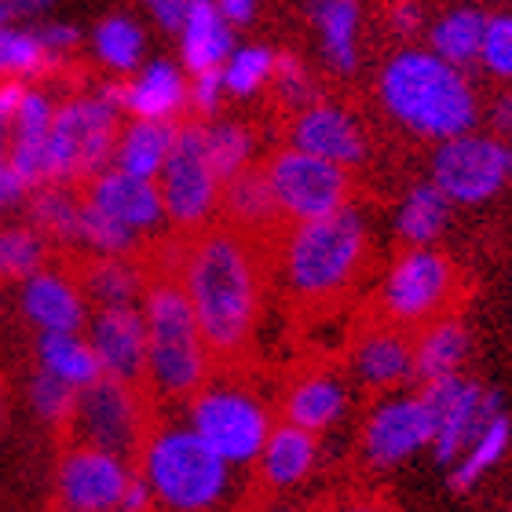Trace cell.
Segmentation results:
<instances>
[{"label":"cell","mask_w":512,"mask_h":512,"mask_svg":"<svg viewBox=\"0 0 512 512\" xmlns=\"http://www.w3.org/2000/svg\"><path fill=\"white\" fill-rule=\"evenodd\" d=\"M180 286L191 300L194 322L209 363L238 366L253 344L260 319V256L256 238L235 227H202L183 242Z\"/></svg>","instance_id":"cell-1"},{"label":"cell","mask_w":512,"mask_h":512,"mask_svg":"<svg viewBox=\"0 0 512 512\" xmlns=\"http://www.w3.org/2000/svg\"><path fill=\"white\" fill-rule=\"evenodd\" d=\"M150 512H256L264 487L249 465H231L191 425L154 421L139 450Z\"/></svg>","instance_id":"cell-2"},{"label":"cell","mask_w":512,"mask_h":512,"mask_svg":"<svg viewBox=\"0 0 512 512\" xmlns=\"http://www.w3.org/2000/svg\"><path fill=\"white\" fill-rule=\"evenodd\" d=\"M154 256V253H150ZM143 267V326H147V377L150 403H183L213 374L209 352L194 322L191 300L180 286V246L158 249Z\"/></svg>","instance_id":"cell-3"},{"label":"cell","mask_w":512,"mask_h":512,"mask_svg":"<svg viewBox=\"0 0 512 512\" xmlns=\"http://www.w3.org/2000/svg\"><path fill=\"white\" fill-rule=\"evenodd\" d=\"M381 103L403 128L439 143L472 132L480 118V103L465 74L421 48H403L384 63Z\"/></svg>","instance_id":"cell-4"},{"label":"cell","mask_w":512,"mask_h":512,"mask_svg":"<svg viewBox=\"0 0 512 512\" xmlns=\"http://www.w3.org/2000/svg\"><path fill=\"white\" fill-rule=\"evenodd\" d=\"M370 253L363 216L355 209H337L319 220H304L282 242L286 289L304 308H326L359 282Z\"/></svg>","instance_id":"cell-5"},{"label":"cell","mask_w":512,"mask_h":512,"mask_svg":"<svg viewBox=\"0 0 512 512\" xmlns=\"http://www.w3.org/2000/svg\"><path fill=\"white\" fill-rule=\"evenodd\" d=\"M121 132V85H103L92 96L66 99L55 107L44 139V180H92L107 169Z\"/></svg>","instance_id":"cell-6"},{"label":"cell","mask_w":512,"mask_h":512,"mask_svg":"<svg viewBox=\"0 0 512 512\" xmlns=\"http://www.w3.org/2000/svg\"><path fill=\"white\" fill-rule=\"evenodd\" d=\"M150 425H154V403L143 388L114 377H96L92 384L77 388L63 439L66 447H96L136 465Z\"/></svg>","instance_id":"cell-7"},{"label":"cell","mask_w":512,"mask_h":512,"mask_svg":"<svg viewBox=\"0 0 512 512\" xmlns=\"http://www.w3.org/2000/svg\"><path fill=\"white\" fill-rule=\"evenodd\" d=\"M187 403H191V421L187 425L220 458H227L231 465H253L260 458L271 425H267V410L253 388H246L231 374L205 377V384Z\"/></svg>","instance_id":"cell-8"},{"label":"cell","mask_w":512,"mask_h":512,"mask_svg":"<svg viewBox=\"0 0 512 512\" xmlns=\"http://www.w3.org/2000/svg\"><path fill=\"white\" fill-rule=\"evenodd\" d=\"M158 194L165 216L183 235L209 227L220 205V180H216L209 154H205V128L183 125L169 147V158L158 172Z\"/></svg>","instance_id":"cell-9"},{"label":"cell","mask_w":512,"mask_h":512,"mask_svg":"<svg viewBox=\"0 0 512 512\" xmlns=\"http://www.w3.org/2000/svg\"><path fill=\"white\" fill-rule=\"evenodd\" d=\"M264 176L271 194H275L278 213L297 220V224L337 213L348 205V194H352L348 169L326 158H315V154H304L297 147L278 150L264 165Z\"/></svg>","instance_id":"cell-10"},{"label":"cell","mask_w":512,"mask_h":512,"mask_svg":"<svg viewBox=\"0 0 512 512\" xmlns=\"http://www.w3.org/2000/svg\"><path fill=\"white\" fill-rule=\"evenodd\" d=\"M512 180L509 143L476 132L443 139L432 158V183L447 194V202L480 205Z\"/></svg>","instance_id":"cell-11"},{"label":"cell","mask_w":512,"mask_h":512,"mask_svg":"<svg viewBox=\"0 0 512 512\" xmlns=\"http://www.w3.org/2000/svg\"><path fill=\"white\" fill-rule=\"evenodd\" d=\"M458 293V275L443 253L417 246L399 256L384 282V311L392 326H421L443 319Z\"/></svg>","instance_id":"cell-12"},{"label":"cell","mask_w":512,"mask_h":512,"mask_svg":"<svg viewBox=\"0 0 512 512\" xmlns=\"http://www.w3.org/2000/svg\"><path fill=\"white\" fill-rule=\"evenodd\" d=\"M421 399L428 403L432 425H436L428 447L436 450V461H443V465H454L476 443V436H480L483 428L502 414L498 395H491L476 381H461L458 374L428 381Z\"/></svg>","instance_id":"cell-13"},{"label":"cell","mask_w":512,"mask_h":512,"mask_svg":"<svg viewBox=\"0 0 512 512\" xmlns=\"http://www.w3.org/2000/svg\"><path fill=\"white\" fill-rule=\"evenodd\" d=\"M132 465L96 447H66L55 472V505L74 512H118Z\"/></svg>","instance_id":"cell-14"},{"label":"cell","mask_w":512,"mask_h":512,"mask_svg":"<svg viewBox=\"0 0 512 512\" xmlns=\"http://www.w3.org/2000/svg\"><path fill=\"white\" fill-rule=\"evenodd\" d=\"M432 410L421 395H403V399H388L377 406L363 432V454L370 465H399L410 454L432 443Z\"/></svg>","instance_id":"cell-15"},{"label":"cell","mask_w":512,"mask_h":512,"mask_svg":"<svg viewBox=\"0 0 512 512\" xmlns=\"http://www.w3.org/2000/svg\"><path fill=\"white\" fill-rule=\"evenodd\" d=\"M88 344L96 352L103 377L143 388V377H147V326H143V311H136L132 304L99 308Z\"/></svg>","instance_id":"cell-16"},{"label":"cell","mask_w":512,"mask_h":512,"mask_svg":"<svg viewBox=\"0 0 512 512\" xmlns=\"http://www.w3.org/2000/svg\"><path fill=\"white\" fill-rule=\"evenodd\" d=\"M85 205L99 209L103 216L118 220L121 227H128L132 235H150L158 231V224L165 220V205H161L158 183L128 176L121 169H103L96 172L85 187Z\"/></svg>","instance_id":"cell-17"},{"label":"cell","mask_w":512,"mask_h":512,"mask_svg":"<svg viewBox=\"0 0 512 512\" xmlns=\"http://www.w3.org/2000/svg\"><path fill=\"white\" fill-rule=\"evenodd\" d=\"M289 139H293L297 150L333 161L341 169H352V165H359L366 158L363 125L344 107H333V103L300 107V114L293 118V128H289Z\"/></svg>","instance_id":"cell-18"},{"label":"cell","mask_w":512,"mask_h":512,"mask_svg":"<svg viewBox=\"0 0 512 512\" xmlns=\"http://www.w3.org/2000/svg\"><path fill=\"white\" fill-rule=\"evenodd\" d=\"M183 107H187V77L169 59L139 66L136 77L121 85V110L132 118L172 121Z\"/></svg>","instance_id":"cell-19"},{"label":"cell","mask_w":512,"mask_h":512,"mask_svg":"<svg viewBox=\"0 0 512 512\" xmlns=\"http://www.w3.org/2000/svg\"><path fill=\"white\" fill-rule=\"evenodd\" d=\"M26 315L41 333H77L85 322V297L63 271H37L26 282Z\"/></svg>","instance_id":"cell-20"},{"label":"cell","mask_w":512,"mask_h":512,"mask_svg":"<svg viewBox=\"0 0 512 512\" xmlns=\"http://www.w3.org/2000/svg\"><path fill=\"white\" fill-rule=\"evenodd\" d=\"M235 52V26L220 15L216 0H191V11L180 26V55L191 74L220 70Z\"/></svg>","instance_id":"cell-21"},{"label":"cell","mask_w":512,"mask_h":512,"mask_svg":"<svg viewBox=\"0 0 512 512\" xmlns=\"http://www.w3.org/2000/svg\"><path fill=\"white\" fill-rule=\"evenodd\" d=\"M220 209H224L227 227H235L242 235L256 238L260 231H271V227L282 220L275 205V194L267 187L264 169H242L238 176L224 183V194H220Z\"/></svg>","instance_id":"cell-22"},{"label":"cell","mask_w":512,"mask_h":512,"mask_svg":"<svg viewBox=\"0 0 512 512\" xmlns=\"http://www.w3.org/2000/svg\"><path fill=\"white\" fill-rule=\"evenodd\" d=\"M355 374L370 388H392L414 374V344L403 326H377L355 348Z\"/></svg>","instance_id":"cell-23"},{"label":"cell","mask_w":512,"mask_h":512,"mask_svg":"<svg viewBox=\"0 0 512 512\" xmlns=\"http://www.w3.org/2000/svg\"><path fill=\"white\" fill-rule=\"evenodd\" d=\"M315 436L297 425H278L267 432L264 450H260V483L286 491L293 483H300L315 465Z\"/></svg>","instance_id":"cell-24"},{"label":"cell","mask_w":512,"mask_h":512,"mask_svg":"<svg viewBox=\"0 0 512 512\" xmlns=\"http://www.w3.org/2000/svg\"><path fill=\"white\" fill-rule=\"evenodd\" d=\"M74 282L99 308H121L143 293V267L132 256H88L77 264Z\"/></svg>","instance_id":"cell-25"},{"label":"cell","mask_w":512,"mask_h":512,"mask_svg":"<svg viewBox=\"0 0 512 512\" xmlns=\"http://www.w3.org/2000/svg\"><path fill=\"white\" fill-rule=\"evenodd\" d=\"M176 139V125L172 121H147L136 118L132 125H125L118 132V143H114V169L128 172V176H139V180H158L161 165L169 158V147Z\"/></svg>","instance_id":"cell-26"},{"label":"cell","mask_w":512,"mask_h":512,"mask_svg":"<svg viewBox=\"0 0 512 512\" xmlns=\"http://www.w3.org/2000/svg\"><path fill=\"white\" fill-rule=\"evenodd\" d=\"M308 15L326 63L337 74H352L359 66V0H308Z\"/></svg>","instance_id":"cell-27"},{"label":"cell","mask_w":512,"mask_h":512,"mask_svg":"<svg viewBox=\"0 0 512 512\" xmlns=\"http://www.w3.org/2000/svg\"><path fill=\"white\" fill-rule=\"evenodd\" d=\"M344 410V384L333 374H308L300 377L286 395V421L304 432L330 428Z\"/></svg>","instance_id":"cell-28"},{"label":"cell","mask_w":512,"mask_h":512,"mask_svg":"<svg viewBox=\"0 0 512 512\" xmlns=\"http://www.w3.org/2000/svg\"><path fill=\"white\" fill-rule=\"evenodd\" d=\"M483 30H487V15L476 8H450L447 15H439L428 33V52L439 55L443 63L465 66L480 63V44Z\"/></svg>","instance_id":"cell-29"},{"label":"cell","mask_w":512,"mask_h":512,"mask_svg":"<svg viewBox=\"0 0 512 512\" xmlns=\"http://www.w3.org/2000/svg\"><path fill=\"white\" fill-rule=\"evenodd\" d=\"M469 355V333L458 319H436L428 322V330L414 344V374L421 381H439V377H454L458 366Z\"/></svg>","instance_id":"cell-30"},{"label":"cell","mask_w":512,"mask_h":512,"mask_svg":"<svg viewBox=\"0 0 512 512\" xmlns=\"http://www.w3.org/2000/svg\"><path fill=\"white\" fill-rule=\"evenodd\" d=\"M92 52L110 74H136L147 55V33L132 15H107L92 33Z\"/></svg>","instance_id":"cell-31"},{"label":"cell","mask_w":512,"mask_h":512,"mask_svg":"<svg viewBox=\"0 0 512 512\" xmlns=\"http://www.w3.org/2000/svg\"><path fill=\"white\" fill-rule=\"evenodd\" d=\"M37 355H41L44 374L74 384V388H85L96 377H103L92 344H85L77 333H44L41 344H37Z\"/></svg>","instance_id":"cell-32"},{"label":"cell","mask_w":512,"mask_h":512,"mask_svg":"<svg viewBox=\"0 0 512 512\" xmlns=\"http://www.w3.org/2000/svg\"><path fill=\"white\" fill-rule=\"evenodd\" d=\"M447 213H450L447 194L439 191L436 183H421V187L410 191L403 209L395 213V231L410 246H428L447 227Z\"/></svg>","instance_id":"cell-33"},{"label":"cell","mask_w":512,"mask_h":512,"mask_svg":"<svg viewBox=\"0 0 512 512\" xmlns=\"http://www.w3.org/2000/svg\"><path fill=\"white\" fill-rule=\"evenodd\" d=\"M55 55L44 48L41 33L22 30L15 22H0V81H26L48 74Z\"/></svg>","instance_id":"cell-34"},{"label":"cell","mask_w":512,"mask_h":512,"mask_svg":"<svg viewBox=\"0 0 512 512\" xmlns=\"http://www.w3.org/2000/svg\"><path fill=\"white\" fill-rule=\"evenodd\" d=\"M509 450V417L498 414L491 425L483 428L476 443H472L458 461H454V472H450V483H454V491H469L472 483L480 480L483 472L494 469L502 454Z\"/></svg>","instance_id":"cell-35"},{"label":"cell","mask_w":512,"mask_h":512,"mask_svg":"<svg viewBox=\"0 0 512 512\" xmlns=\"http://www.w3.org/2000/svg\"><path fill=\"white\" fill-rule=\"evenodd\" d=\"M205 154H209V165H213L216 180L224 187L253 158V132L246 125H235V121L205 128Z\"/></svg>","instance_id":"cell-36"},{"label":"cell","mask_w":512,"mask_h":512,"mask_svg":"<svg viewBox=\"0 0 512 512\" xmlns=\"http://www.w3.org/2000/svg\"><path fill=\"white\" fill-rule=\"evenodd\" d=\"M271 70H275V52L264 48V44H246V48H235L227 55L224 66H220V77H224V92L227 96H253L271 81Z\"/></svg>","instance_id":"cell-37"},{"label":"cell","mask_w":512,"mask_h":512,"mask_svg":"<svg viewBox=\"0 0 512 512\" xmlns=\"http://www.w3.org/2000/svg\"><path fill=\"white\" fill-rule=\"evenodd\" d=\"M33 216H37V227L48 235L66 238V242L81 238V198H74L63 187H48V191L37 194Z\"/></svg>","instance_id":"cell-38"},{"label":"cell","mask_w":512,"mask_h":512,"mask_svg":"<svg viewBox=\"0 0 512 512\" xmlns=\"http://www.w3.org/2000/svg\"><path fill=\"white\" fill-rule=\"evenodd\" d=\"M44 264V242L37 231L15 227V231H0V275L8 278H30Z\"/></svg>","instance_id":"cell-39"},{"label":"cell","mask_w":512,"mask_h":512,"mask_svg":"<svg viewBox=\"0 0 512 512\" xmlns=\"http://www.w3.org/2000/svg\"><path fill=\"white\" fill-rule=\"evenodd\" d=\"M55 103L48 99V92L41 88H26L15 118H11V132H15V143H44L48 139V128H52Z\"/></svg>","instance_id":"cell-40"},{"label":"cell","mask_w":512,"mask_h":512,"mask_svg":"<svg viewBox=\"0 0 512 512\" xmlns=\"http://www.w3.org/2000/svg\"><path fill=\"white\" fill-rule=\"evenodd\" d=\"M480 63L487 66L494 77L512 81V11H505V15H487Z\"/></svg>","instance_id":"cell-41"},{"label":"cell","mask_w":512,"mask_h":512,"mask_svg":"<svg viewBox=\"0 0 512 512\" xmlns=\"http://www.w3.org/2000/svg\"><path fill=\"white\" fill-rule=\"evenodd\" d=\"M30 395H33V406H37V414L44 417V421H52V425L63 428L66 417H70V410H74V399H77V388L74 384L59 381V377L52 374H37L30 384Z\"/></svg>","instance_id":"cell-42"},{"label":"cell","mask_w":512,"mask_h":512,"mask_svg":"<svg viewBox=\"0 0 512 512\" xmlns=\"http://www.w3.org/2000/svg\"><path fill=\"white\" fill-rule=\"evenodd\" d=\"M271 85H275L278 99H282V103H289V107H308V103H315L308 70H304V63H300V59H293V55H275Z\"/></svg>","instance_id":"cell-43"},{"label":"cell","mask_w":512,"mask_h":512,"mask_svg":"<svg viewBox=\"0 0 512 512\" xmlns=\"http://www.w3.org/2000/svg\"><path fill=\"white\" fill-rule=\"evenodd\" d=\"M224 96L227 92L220 70H202V74H191V81H187V107H194L198 114H216Z\"/></svg>","instance_id":"cell-44"},{"label":"cell","mask_w":512,"mask_h":512,"mask_svg":"<svg viewBox=\"0 0 512 512\" xmlns=\"http://www.w3.org/2000/svg\"><path fill=\"white\" fill-rule=\"evenodd\" d=\"M143 8L150 11V19L158 22L161 30L180 33L187 11H191V0H143Z\"/></svg>","instance_id":"cell-45"},{"label":"cell","mask_w":512,"mask_h":512,"mask_svg":"<svg viewBox=\"0 0 512 512\" xmlns=\"http://www.w3.org/2000/svg\"><path fill=\"white\" fill-rule=\"evenodd\" d=\"M421 22H425V15H421V4H417V0H392V4H388V26H392L399 37H414V33L421 30Z\"/></svg>","instance_id":"cell-46"},{"label":"cell","mask_w":512,"mask_h":512,"mask_svg":"<svg viewBox=\"0 0 512 512\" xmlns=\"http://www.w3.org/2000/svg\"><path fill=\"white\" fill-rule=\"evenodd\" d=\"M41 41H44V48L59 59V55H66L70 48L77 44V30L74 26H66V22H48V26H41Z\"/></svg>","instance_id":"cell-47"},{"label":"cell","mask_w":512,"mask_h":512,"mask_svg":"<svg viewBox=\"0 0 512 512\" xmlns=\"http://www.w3.org/2000/svg\"><path fill=\"white\" fill-rule=\"evenodd\" d=\"M216 8L231 26H246L256 15V0H216Z\"/></svg>","instance_id":"cell-48"},{"label":"cell","mask_w":512,"mask_h":512,"mask_svg":"<svg viewBox=\"0 0 512 512\" xmlns=\"http://www.w3.org/2000/svg\"><path fill=\"white\" fill-rule=\"evenodd\" d=\"M491 121H494V132L502 136V143H512V92L494 99Z\"/></svg>","instance_id":"cell-49"},{"label":"cell","mask_w":512,"mask_h":512,"mask_svg":"<svg viewBox=\"0 0 512 512\" xmlns=\"http://www.w3.org/2000/svg\"><path fill=\"white\" fill-rule=\"evenodd\" d=\"M26 191L19 183V176L11 172V165H8V154H4V147H0V205L4 202H11V198H19V194Z\"/></svg>","instance_id":"cell-50"},{"label":"cell","mask_w":512,"mask_h":512,"mask_svg":"<svg viewBox=\"0 0 512 512\" xmlns=\"http://www.w3.org/2000/svg\"><path fill=\"white\" fill-rule=\"evenodd\" d=\"M344 512H381L377 505H370V502H359V505H348Z\"/></svg>","instance_id":"cell-51"},{"label":"cell","mask_w":512,"mask_h":512,"mask_svg":"<svg viewBox=\"0 0 512 512\" xmlns=\"http://www.w3.org/2000/svg\"><path fill=\"white\" fill-rule=\"evenodd\" d=\"M52 512H74V509H59V505H55V509Z\"/></svg>","instance_id":"cell-52"},{"label":"cell","mask_w":512,"mask_h":512,"mask_svg":"<svg viewBox=\"0 0 512 512\" xmlns=\"http://www.w3.org/2000/svg\"><path fill=\"white\" fill-rule=\"evenodd\" d=\"M4 128H8V125H4V118H0V132H4Z\"/></svg>","instance_id":"cell-53"},{"label":"cell","mask_w":512,"mask_h":512,"mask_svg":"<svg viewBox=\"0 0 512 512\" xmlns=\"http://www.w3.org/2000/svg\"><path fill=\"white\" fill-rule=\"evenodd\" d=\"M509 512H512V509H509Z\"/></svg>","instance_id":"cell-54"}]
</instances>
